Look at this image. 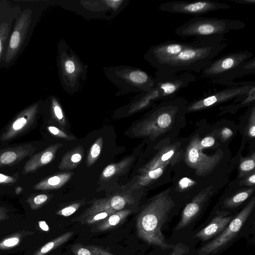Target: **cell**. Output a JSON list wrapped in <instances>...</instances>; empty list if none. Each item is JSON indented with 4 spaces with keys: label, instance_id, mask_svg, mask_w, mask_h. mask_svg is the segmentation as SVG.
Instances as JSON below:
<instances>
[{
    "label": "cell",
    "instance_id": "30",
    "mask_svg": "<svg viewBox=\"0 0 255 255\" xmlns=\"http://www.w3.org/2000/svg\"><path fill=\"white\" fill-rule=\"evenodd\" d=\"M51 112L52 119L59 126L65 128L67 124L64 114L60 106L54 99L52 100Z\"/></svg>",
    "mask_w": 255,
    "mask_h": 255
},
{
    "label": "cell",
    "instance_id": "40",
    "mask_svg": "<svg viewBox=\"0 0 255 255\" xmlns=\"http://www.w3.org/2000/svg\"><path fill=\"white\" fill-rule=\"evenodd\" d=\"M255 183V171L246 177L244 181V184L249 186H254Z\"/></svg>",
    "mask_w": 255,
    "mask_h": 255
},
{
    "label": "cell",
    "instance_id": "32",
    "mask_svg": "<svg viewBox=\"0 0 255 255\" xmlns=\"http://www.w3.org/2000/svg\"><path fill=\"white\" fill-rule=\"evenodd\" d=\"M255 153L249 157L243 159L240 164V176H244L254 171L255 167Z\"/></svg>",
    "mask_w": 255,
    "mask_h": 255
},
{
    "label": "cell",
    "instance_id": "33",
    "mask_svg": "<svg viewBox=\"0 0 255 255\" xmlns=\"http://www.w3.org/2000/svg\"><path fill=\"white\" fill-rule=\"evenodd\" d=\"M49 196L44 194L36 195L28 199V203L32 209H37L48 200Z\"/></svg>",
    "mask_w": 255,
    "mask_h": 255
},
{
    "label": "cell",
    "instance_id": "16",
    "mask_svg": "<svg viewBox=\"0 0 255 255\" xmlns=\"http://www.w3.org/2000/svg\"><path fill=\"white\" fill-rule=\"evenodd\" d=\"M36 148L32 144H20L0 149V167L10 166L32 154Z\"/></svg>",
    "mask_w": 255,
    "mask_h": 255
},
{
    "label": "cell",
    "instance_id": "6",
    "mask_svg": "<svg viewBox=\"0 0 255 255\" xmlns=\"http://www.w3.org/2000/svg\"><path fill=\"white\" fill-rule=\"evenodd\" d=\"M255 205L254 197L218 236L200 249L198 255H207L216 253L230 242L240 231L252 213Z\"/></svg>",
    "mask_w": 255,
    "mask_h": 255
},
{
    "label": "cell",
    "instance_id": "41",
    "mask_svg": "<svg viewBox=\"0 0 255 255\" xmlns=\"http://www.w3.org/2000/svg\"><path fill=\"white\" fill-rule=\"evenodd\" d=\"M233 131L229 128H225L221 131V136L223 139L226 140L233 135Z\"/></svg>",
    "mask_w": 255,
    "mask_h": 255
},
{
    "label": "cell",
    "instance_id": "42",
    "mask_svg": "<svg viewBox=\"0 0 255 255\" xmlns=\"http://www.w3.org/2000/svg\"><path fill=\"white\" fill-rule=\"evenodd\" d=\"M229 2L241 4H255V0H225Z\"/></svg>",
    "mask_w": 255,
    "mask_h": 255
},
{
    "label": "cell",
    "instance_id": "1",
    "mask_svg": "<svg viewBox=\"0 0 255 255\" xmlns=\"http://www.w3.org/2000/svg\"><path fill=\"white\" fill-rule=\"evenodd\" d=\"M174 202L165 190L152 198L142 208L136 218L137 236L148 244L168 249L167 244L161 232Z\"/></svg>",
    "mask_w": 255,
    "mask_h": 255
},
{
    "label": "cell",
    "instance_id": "22",
    "mask_svg": "<svg viewBox=\"0 0 255 255\" xmlns=\"http://www.w3.org/2000/svg\"><path fill=\"white\" fill-rule=\"evenodd\" d=\"M132 210L124 209L115 212L99 223L97 230L103 232L112 229L123 223L126 218L132 213Z\"/></svg>",
    "mask_w": 255,
    "mask_h": 255
},
{
    "label": "cell",
    "instance_id": "31",
    "mask_svg": "<svg viewBox=\"0 0 255 255\" xmlns=\"http://www.w3.org/2000/svg\"><path fill=\"white\" fill-rule=\"evenodd\" d=\"M115 212V211L109 210L99 211L87 216L80 221L82 224L91 225L99 223Z\"/></svg>",
    "mask_w": 255,
    "mask_h": 255
},
{
    "label": "cell",
    "instance_id": "38",
    "mask_svg": "<svg viewBox=\"0 0 255 255\" xmlns=\"http://www.w3.org/2000/svg\"><path fill=\"white\" fill-rule=\"evenodd\" d=\"M215 139L212 136H207L202 140H199L198 143L199 147L202 150L203 148L209 147L214 145Z\"/></svg>",
    "mask_w": 255,
    "mask_h": 255
},
{
    "label": "cell",
    "instance_id": "19",
    "mask_svg": "<svg viewBox=\"0 0 255 255\" xmlns=\"http://www.w3.org/2000/svg\"><path fill=\"white\" fill-rule=\"evenodd\" d=\"M35 234V231L24 229L13 232L0 240V252L4 254V252L19 251L20 247H23L21 246L24 244V240L28 241V237Z\"/></svg>",
    "mask_w": 255,
    "mask_h": 255
},
{
    "label": "cell",
    "instance_id": "29",
    "mask_svg": "<svg viewBox=\"0 0 255 255\" xmlns=\"http://www.w3.org/2000/svg\"><path fill=\"white\" fill-rule=\"evenodd\" d=\"M103 139L102 137L98 138L92 144L88 152L86 165L91 166L98 159L103 147Z\"/></svg>",
    "mask_w": 255,
    "mask_h": 255
},
{
    "label": "cell",
    "instance_id": "8",
    "mask_svg": "<svg viewBox=\"0 0 255 255\" xmlns=\"http://www.w3.org/2000/svg\"><path fill=\"white\" fill-rule=\"evenodd\" d=\"M231 8V6L226 3L212 0L171 1L162 3L158 7V9L162 11L195 16Z\"/></svg>",
    "mask_w": 255,
    "mask_h": 255
},
{
    "label": "cell",
    "instance_id": "17",
    "mask_svg": "<svg viewBox=\"0 0 255 255\" xmlns=\"http://www.w3.org/2000/svg\"><path fill=\"white\" fill-rule=\"evenodd\" d=\"M62 146V144L57 143L34 154L24 164L23 174H26L33 172L50 163L54 158L56 151Z\"/></svg>",
    "mask_w": 255,
    "mask_h": 255
},
{
    "label": "cell",
    "instance_id": "34",
    "mask_svg": "<svg viewBox=\"0 0 255 255\" xmlns=\"http://www.w3.org/2000/svg\"><path fill=\"white\" fill-rule=\"evenodd\" d=\"M9 27L8 24L3 23L0 25V62L2 57L4 45L8 36Z\"/></svg>",
    "mask_w": 255,
    "mask_h": 255
},
{
    "label": "cell",
    "instance_id": "15",
    "mask_svg": "<svg viewBox=\"0 0 255 255\" xmlns=\"http://www.w3.org/2000/svg\"><path fill=\"white\" fill-rule=\"evenodd\" d=\"M213 193V187L210 186L198 194L184 208L180 221L175 227V230L188 226L198 216L202 207Z\"/></svg>",
    "mask_w": 255,
    "mask_h": 255
},
{
    "label": "cell",
    "instance_id": "36",
    "mask_svg": "<svg viewBox=\"0 0 255 255\" xmlns=\"http://www.w3.org/2000/svg\"><path fill=\"white\" fill-rule=\"evenodd\" d=\"M82 205L81 202H75L57 211L59 215L68 217L71 216L77 211Z\"/></svg>",
    "mask_w": 255,
    "mask_h": 255
},
{
    "label": "cell",
    "instance_id": "7",
    "mask_svg": "<svg viewBox=\"0 0 255 255\" xmlns=\"http://www.w3.org/2000/svg\"><path fill=\"white\" fill-rule=\"evenodd\" d=\"M255 86L254 81H247L245 84L229 86L228 88L196 100L187 105L186 112H196L211 108L218 104L239 98L247 95L250 90Z\"/></svg>",
    "mask_w": 255,
    "mask_h": 255
},
{
    "label": "cell",
    "instance_id": "44",
    "mask_svg": "<svg viewBox=\"0 0 255 255\" xmlns=\"http://www.w3.org/2000/svg\"><path fill=\"white\" fill-rule=\"evenodd\" d=\"M7 211L3 207H0V221L8 218L6 214Z\"/></svg>",
    "mask_w": 255,
    "mask_h": 255
},
{
    "label": "cell",
    "instance_id": "4",
    "mask_svg": "<svg viewBox=\"0 0 255 255\" xmlns=\"http://www.w3.org/2000/svg\"><path fill=\"white\" fill-rule=\"evenodd\" d=\"M248 51L229 53L213 60L202 71L204 78L215 84L230 86L234 80L255 72V58Z\"/></svg>",
    "mask_w": 255,
    "mask_h": 255
},
{
    "label": "cell",
    "instance_id": "10",
    "mask_svg": "<svg viewBox=\"0 0 255 255\" xmlns=\"http://www.w3.org/2000/svg\"><path fill=\"white\" fill-rule=\"evenodd\" d=\"M39 103H34L21 111L0 136V142L11 140L29 129L36 120Z\"/></svg>",
    "mask_w": 255,
    "mask_h": 255
},
{
    "label": "cell",
    "instance_id": "39",
    "mask_svg": "<svg viewBox=\"0 0 255 255\" xmlns=\"http://www.w3.org/2000/svg\"><path fill=\"white\" fill-rule=\"evenodd\" d=\"M64 66L65 70L69 74L73 73L75 70L74 63L70 60H68L65 62Z\"/></svg>",
    "mask_w": 255,
    "mask_h": 255
},
{
    "label": "cell",
    "instance_id": "12",
    "mask_svg": "<svg viewBox=\"0 0 255 255\" xmlns=\"http://www.w3.org/2000/svg\"><path fill=\"white\" fill-rule=\"evenodd\" d=\"M191 43L169 40L151 47L147 52L145 58L157 69L165 65Z\"/></svg>",
    "mask_w": 255,
    "mask_h": 255
},
{
    "label": "cell",
    "instance_id": "26",
    "mask_svg": "<svg viewBox=\"0 0 255 255\" xmlns=\"http://www.w3.org/2000/svg\"><path fill=\"white\" fill-rule=\"evenodd\" d=\"M71 250L75 255H115L95 246H83L76 244L72 246Z\"/></svg>",
    "mask_w": 255,
    "mask_h": 255
},
{
    "label": "cell",
    "instance_id": "37",
    "mask_svg": "<svg viewBox=\"0 0 255 255\" xmlns=\"http://www.w3.org/2000/svg\"><path fill=\"white\" fill-rule=\"evenodd\" d=\"M248 133L252 137L255 136V106L252 104L249 115Z\"/></svg>",
    "mask_w": 255,
    "mask_h": 255
},
{
    "label": "cell",
    "instance_id": "14",
    "mask_svg": "<svg viewBox=\"0 0 255 255\" xmlns=\"http://www.w3.org/2000/svg\"><path fill=\"white\" fill-rule=\"evenodd\" d=\"M134 199L126 194H117L108 198H102L95 201L80 217L75 221H80L87 216L102 211H118L124 209L126 206L132 204Z\"/></svg>",
    "mask_w": 255,
    "mask_h": 255
},
{
    "label": "cell",
    "instance_id": "9",
    "mask_svg": "<svg viewBox=\"0 0 255 255\" xmlns=\"http://www.w3.org/2000/svg\"><path fill=\"white\" fill-rule=\"evenodd\" d=\"M199 140L197 137L192 139L186 149L185 160L198 175L204 176L217 165L221 157L219 154L209 156L203 153L198 146Z\"/></svg>",
    "mask_w": 255,
    "mask_h": 255
},
{
    "label": "cell",
    "instance_id": "2",
    "mask_svg": "<svg viewBox=\"0 0 255 255\" xmlns=\"http://www.w3.org/2000/svg\"><path fill=\"white\" fill-rule=\"evenodd\" d=\"M227 45V43L225 42L214 45L202 44L196 41L191 42L188 47L157 69L154 79H163L182 71L199 73Z\"/></svg>",
    "mask_w": 255,
    "mask_h": 255
},
{
    "label": "cell",
    "instance_id": "45",
    "mask_svg": "<svg viewBox=\"0 0 255 255\" xmlns=\"http://www.w3.org/2000/svg\"><path fill=\"white\" fill-rule=\"evenodd\" d=\"M39 227L43 231H48L49 230V227L44 221L39 222Z\"/></svg>",
    "mask_w": 255,
    "mask_h": 255
},
{
    "label": "cell",
    "instance_id": "3",
    "mask_svg": "<svg viewBox=\"0 0 255 255\" xmlns=\"http://www.w3.org/2000/svg\"><path fill=\"white\" fill-rule=\"evenodd\" d=\"M246 23L238 19L194 17L178 26L174 32L183 37H195V41L214 45L223 42L224 36L231 30L243 29Z\"/></svg>",
    "mask_w": 255,
    "mask_h": 255
},
{
    "label": "cell",
    "instance_id": "35",
    "mask_svg": "<svg viewBox=\"0 0 255 255\" xmlns=\"http://www.w3.org/2000/svg\"><path fill=\"white\" fill-rule=\"evenodd\" d=\"M47 128L51 134L56 137L67 140H73L76 138L74 136L67 134L63 130L55 126H48Z\"/></svg>",
    "mask_w": 255,
    "mask_h": 255
},
{
    "label": "cell",
    "instance_id": "11",
    "mask_svg": "<svg viewBox=\"0 0 255 255\" xmlns=\"http://www.w3.org/2000/svg\"><path fill=\"white\" fill-rule=\"evenodd\" d=\"M31 13L30 9H26L17 19L4 55V60L6 64L14 59L21 48L30 27Z\"/></svg>",
    "mask_w": 255,
    "mask_h": 255
},
{
    "label": "cell",
    "instance_id": "5",
    "mask_svg": "<svg viewBox=\"0 0 255 255\" xmlns=\"http://www.w3.org/2000/svg\"><path fill=\"white\" fill-rule=\"evenodd\" d=\"M187 103L182 98L167 100L155 107L147 118L133 128L138 137H156L167 130L178 116L186 112Z\"/></svg>",
    "mask_w": 255,
    "mask_h": 255
},
{
    "label": "cell",
    "instance_id": "21",
    "mask_svg": "<svg viewBox=\"0 0 255 255\" xmlns=\"http://www.w3.org/2000/svg\"><path fill=\"white\" fill-rule=\"evenodd\" d=\"M72 172H63L55 174L40 181L33 187L38 190H54L62 187L71 178Z\"/></svg>",
    "mask_w": 255,
    "mask_h": 255
},
{
    "label": "cell",
    "instance_id": "25",
    "mask_svg": "<svg viewBox=\"0 0 255 255\" xmlns=\"http://www.w3.org/2000/svg\"><path fill=\"white\" fill-rule=\"evenodd\" d=\"M133 160V157L129 156L118 163L108 165L102 172L100 179L102 180H106L121 173L128 168Z\"/></svg>",
    "mask_w": 255,
    "mask_h": 255
},
{
    "label": "cell",
    "instance_id": "43",
    "mask_svg": "<svg viewBox=\"0 0 255 255\" xmlns=\"http://www.w3.org/2000/svg\"><path fill=\"white\" fill-rule=\"evenodd\" d=\"M15 179L12 177L6 176L0 174V183H9L15 181Z\"/></svg>",
    "mask_w": 255,
    "mask_h": 255
},
{
    "label": "cell",
    "instance_id": "18",
    "mask_svg": "<svg viewBox=\"0 0 255 255\" xmlns=\"http://www.w3.org/2000/svg\"><path fill=\"white\" fill-rule=\"evenodd\" d=\"M228 215V213L225 212L217 213L209 224L198 232L195 237L200 240L206 241L221 233L233 218Z\"/></svg>",
    "mask_w": 255,
    "mask_h": 255
},
{
    "label": "cell",
    "instance_id": "27",
    "mask_svg": "<svg viewBox=\"0 0 255 255\" xmlns=\"http://www.w3.org/2000/svg\"><path fill=\"white\" fill-rule=\"evenodd\" d=\"M164 168V167H161L140 174L138 177L136 182L133 185V188L135 189L140 186L146 185L155 180L162 175Z\"/></svg>",
    "mask_w": 255,
    "mask_h": 255
},
{
    "label": "cell",
    "instance_id": "23",
    "mask_svg": "<svg viewBox=\"0 0 255 255\" xmlns=\"http://www.w3.org/2000/svg\"><path fill=\"white\" fill-rule=\"evenodd\" d=\"M84 155L83 148L81 146H77L67 152L63 156L59 165L60 170H72L76 168Z\"/></svg>",
    "mask_w": 255,
    "mask_h": 255
},
{
    "label": "cell",
    "instance_id": "13",
    "mask_svg": "<svg viewBox=\"0 0 255 255\" xmlns=\"http://www.w3.org/2000/svg\"><path fill=\"white\" fill-rule=\"evenodd\" d=\"M196 80L195 76L189 72L175 74L161 80H156L155 86L160 93L161 100L173 97L182 89Z\"/></svg>",
    "mask_w": 255,
    "mask_h": 255
},
{
    "label": "cell",
    "instance_id": "20",
    "mask_svg": "<svg viewBox=\"0 0 255 255\" xmlns=\"http://www.w3.org/2000/svg\"><path fill=\"white\" fill-rule=\"evenodd\" d=\"M175 158V149L174 147H169L161 150L150 162L140 168L138 171L140 174L150 170L167 165Z\"/></svg>",
    "mask_w": 255,
    "mask_h": 255
},
{
    "label": "cell",
    "instance_id": "28",
    "mask_svg": "<svg viewBox=\"0 0 255 255\" xmlns=\"http://www.w3.org/2000/svg\"><path fill=\"white\" fill-rule=\"evenodd\" d=\"M254 191V188H249L226 199L224 203V206L228 208H234L238 206L247 200Z\"/></svg>",
    "mask_w": 255,
    "mask_h": 255
},
{
    "label": "cell",
    "instance_id": "24",
    "mask_svg": "<svg viewBox=\"0 0 255 255\" xmlns=\"http://www.w3.org/2000/svg\"><path fill=\"white\" fill-rule=\"evenodd\" d=\"M74 234L72 231L68 232L38 248L30 255H46L52 250L67 242Z\"/></svg>",
    "mask_w": 255,
    "mask_h": 255
}]
</instances>
